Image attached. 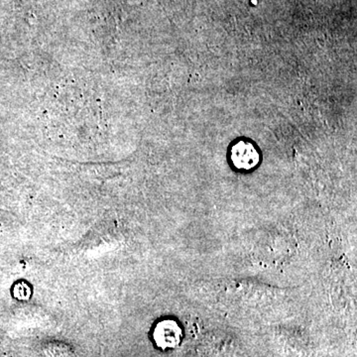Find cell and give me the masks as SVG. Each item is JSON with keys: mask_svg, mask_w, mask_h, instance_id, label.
Returning <instances> with one entry per match:
<instances>
[{"mask_svg": "<svg viewBox=\"0 0 357 357\" xmlns=\"http://www.w3.org/2000/svg\"><path fill=\"white\" fill-rule=\"evenodd\" d=\"M231 160L237 169L250 170L259 162V153L252 143L241 141L232 147Z\"/></svg>", "mask_w": 357, "mask_h": 357, "instance_id": "obj_1", "label": "cell"}, {"mask_svg": "<svg viewBox=\"0 0 357 357\" xmlns=\"http://www.w3.org/2000/svg\"><path fill=\"white\" fill-rule=\"evenodd\" d=\"M156 333L157 340L163 347H174L180 340V328L172 321L161 324Z\"/></svg>", "mask_w": 357, "mask_h": 357, "instance_id": "obj_2", "label": "cell"}]
</instances>
